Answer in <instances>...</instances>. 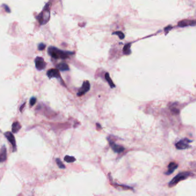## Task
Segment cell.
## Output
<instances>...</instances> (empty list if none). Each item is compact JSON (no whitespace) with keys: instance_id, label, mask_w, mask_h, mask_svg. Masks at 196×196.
Segmentation results:
<instances>
[{"instance_id":"1","label":"cell","mask_w":196,"mask_h":196,"mask_svg":"<svg viewBox=\"0 0 196 196\" xmlns=\"http://www.w3.org/2000/svg\"><path fill=\"white\" fill-rule=\"evenodd\" d=\"M48 53L52 57L56 59L67 58L70 54L74 53L72 52L60 50L58 48L54 47H50L48 49Z\"/></svg>"},{"instance_id":"2","label":"cell","mask_w":196,"mask_h":196,"mask_svg":"<svg viewBox=\"0 0 196 196\" xmlns=\"http://www.w3.org/2000/svg\"><path fill=\"white\" fill-rule=\"evenodd\" d=\"M50 19V4L45 5L42 12L37 16V20L40 25L46 24Z\"/></svg>"},{"instance_id":"3","label":"cell","mask_w":196,"mask_h":196,"mask_svg":"<svg viewBox=\"0 0 196 196\" xmlns=\"http://www.w3.org/2000/svg\"><path fill=\"white\" fill-rule=\"evenodd\" d=\"M190 172H183L177 174L175 177H174L171 181L169 183V186L171 187L175 186L179 182L186 179L187 177H189L190 175Z\"/></svg>"},{"instance_id":"4","label":"cell","mask_w":196,"mask_h":196,"mask_svg":"<svg viewBox=\"0 0 196 196\" xmlns=\"http://www.w3.org/2000/svg\"><path fill=\"white\" fill-rule=\"evenodd\" d=\"M190 142H191V141L185 138L178 142L175 145V147L177 149H179V150L186 149L190 147L189 144Z\"/></svg>"},{"instance_id":"5","label":"cell","mask_w":196,"mask_h":196,"mask_svg":"<svg viewBox=\"0 0 196 196\" xmlns=\"http://www.w3.org/2000/svg\"><path fill=\"white\" fill-rule=\"evenodd\" d=\"M35 65L36 68L39 71H41L45 69L46 67V62L44 61L43 58L41 57H37L35 58Z\"/></svg>"},{"instance_id":"6","label":"cell","mask_w":196,"mask_h":196,"mask_svg":"<svg viewBox=\"0 0 196 196\" xmlns=\"http://www.w3.org/2000/svg\"><path fill=\"white\" fill-rule=\"evenodd\" d=\"M90 85L89 81H85L82 84V87L79 90L77 93V95L78 96H82L83 95H84L85 93H86L90 90Z\"/></svg>"},{"instance_id":"7","label":"cell","mask_w":196,"mask_h":196,"mask_svg":"<svg viewBox=\"0 0 196 196\" xmlns=\"http://www.w3.org/2000/svg\"><path fill=\"white\" fill-rule=\"evenodd\" d=\"M4 135L5 137L7 138V140L9 141V142L12 144L13 148V151H16V140L13 134L9 132H7L4 133Z\"/></svg>"},{"instance_id":"8","label":"cell","mask_w":196,"mask_h":196,"mask_svg":"<svg viewBox=\"0 0 196 196\" xmlns=\"http://www.w3.org/2000/svg\"><path fill=\"white\" fill-rule=\"evenodd\" d=\"M47 76L50 78H57V79H60V74L59 72V71L58 69H51L49 70L47 72Z\"/></svg>"},{"instance_id":"9","label":"cell","mask_w":196,"mask_h":196,"mask_svg":"<svg viewBox=\"0 0 196 196\" xmlns=\"http://www.w3.org/2000/svg\"><path fill=\"white\" fill-rule=\"evenodd\" d=\"M195 25V20H182L179 22L178 26L180 27H185L187 26H194Z\"/></svg>"},{"instance_id":"10","label":"cell","mask_w":196,"mask_h":196,"mask_svg":"<svg viewBox=\"0 0 196 196\" xmlns=\"http://www.w3.org/2000/svg\"><path fill=\"white\" fill-rule=\"evenodd\" d=\"M109 144L112 150L116 153H120L124 150V148L123 147L119 145H117L114 142L112 141H109Z\"/></svg>"},{"instance_id":"11","label":"cell","mask_w":196,"mask_h":196,"mask_svg":"<svg viewBox=\"0 0 196 196\" xmlns=\"http://www.w3.org/2000/svg\"><path fill=\"white\" fill-rule=\"evenodd\" d=\"M7 157V148L5 146H3L0 150V162H3L6 161Z\"/></svg>"},{"instance_id":"12","label":"cell","mask_w":196,"mask_h":196,"mask_svg":"<svg viewBox=\"0 0 196 196\" xmlns=\"http://www.w3.org/2000/svg\"><path fill=\"white\" fill-rule=\"evenodd\" d=\"M177 167H178V165L176 164L174 162L170 163L169 165H168V170L167 172L165 173V174L166 175H170L172 174Z\"/></svg>"},{"instance_id":"13","label":"cell","mask_w":196,"mask_h":196,"mask_svg":"<svg viewBox=\"0 0 196 196\" xmlns=\"http://www.w3.org/2000/svg\"><path fill=\"white\" fill-rule=\"evenodd\" d=\"M56 68L59 71H66L70 70L68 65L65 62L59 63V64L56 65Z\"/></svg>"},{"instance_id":"14","label":"cell","mask_w":196,"mask_h":196,"mask_svg":"<svg viewBox=\"0 0 196 196\" xmlns=\"http://www.w3.org/2000/svg\"><path fill=\"white\" fill-rule=\"evenodd\" d=\"M21 126L20 124V123L18 122H15L12 124V132L13 133H17L21 129Z\"/></svg>"},{"instance_id":"15","label":"cell","mask_w":196,"mask_h":196,"mask_svg":"<svg viewBox=\"0 0 196 196\" xmlns=\"http://www.w3.org/2000/svg\"><path fill=\"white\" fill-rule=\"evenodd\" d=\"M105 79H106V81L108 82V83L110 85V87H111V88H114V87H115V85H114V84L113 83V82H112L111 78H110L109 74L108 73H106V74H105Z\"/></svg>"},{"instance_id":"16","label":"cell","mask_w":196,"mask_h":196,"mask_svg":"<svg viewBox=\"0 0 196 196\" xmlns=\"http://www.w3.org/2000/svg\"><path fill=\"white\" fill-rule=\"evenodd\" d=\"M123 52L125 54H129L130 53H131V51H130V44H126L124 48H123Z\"/></svg>"},{"instance_id":"17","label":"cell","mask_w":196,"mask_h":196,"mask_svg":"<svg viewBox=\"0 0 196 196\" xmlns=\"http://www.w3.org/2000/svg\"><path fill=\"white\" fill-rule=\"evenodd\" d=\"M64 161L68 162V163H72L76 161V158L74 157H72V156H69V155H66L65 156L64 158Z\"/></svg>"},{"instance_id":"18","label":"cell","mask_w":196,"mask_h":196,"mask_svg":"<svg viewBox=\"0 0 196 196\" xmlns=\"http://www.w3.org/2000/svg\"><path fill=\"white\" fill-rule=\"evenodd\" d=\"M112 34H113V35H117V36L119 37V38H120L121 40H122V39H124V37H125V36H124V34L122 32H120V31H117V32H115L113 33Z\"/></svg>"},{"instance_id":"19","label":"cell","mask_w":196,"mask_h":196,"mask_svg":"<svg viewBox=\"0 0 196 196\" xmlns=\"http://www.w3.org/2000/svg\"><path fill=\"white\" fill-rule=\"evenodd\" d=\"M56 163H57V165L59 168H60V169H64L65 168V166L64 165V164L62 163V162L59 158L56 159Z\"/></svg>"},{"instance_id":"20","label":"cell","mask_w":196,"mask_h":196,"mask_svg":"<svg viewBox=\"0 0 196 196\" xmlns=\"http://www.w3.org/2000/svg\"><path fill=\"white\" fill-rule=\"evenodd\" d=\"M45 48V45L43 43H40L38 45V49L39 50H42L44 49Z\"/></svg>"},{"instance_id":"21","label":"cell","mask_w":196,"mask_h":196,"mask_svg":"<svg viewBox=\"0 0 196 196\" xmlns=\"http://www.w3.org/2000/svg\"><path fill=\"white\" fill-rule=\"evenodd\" d=\"M36 102V98L35 97L31 98V99H30V105L31 106H33L35 104Z\"/></svg>"},{"instance_id":"22","label":"cell","mask_w":196,"mask_h":196,"mask_svg":"<svg viewBox=\"0 0 196 196\" xmlns=\"http://www.w3.org/2000/svg\"><path fill=\"white\" fill-rule=\"evenodd\" d=\"M3 7H4V8H5V11H6L7 12H8V13L11 12V10H10V9H9V8L7 5H3Z\"/></svg>"},{"instance_id":"23","label":"cell","mask_w":196,"mask_h":196,"mask_svg":"<svg viewBox=\"0 0 196 196\" xmlns=\"http://www.w3.org/2000/svg\"><path fill=\"white\" fill-rule=\"evenodd\" d=\"M172 29V27L171 26H168V27H167L165 29V31H166V32H168V31H169L170 29Z\"/></svg>"}]
</instances>
